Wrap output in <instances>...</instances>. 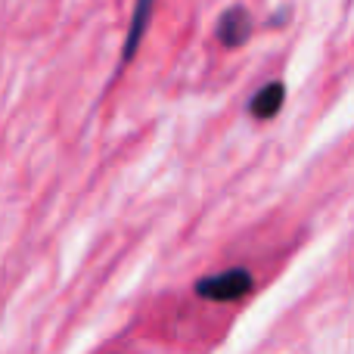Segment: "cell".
I'll list each match as a JSON object with an SVG mask.
<instances>
[{
  "label": "cell",
  "instance_id": "obj_3",
  "mask_svg": "<svg viewBox=\"0 0 354 354\" xmlns=\"http://www.w3.org/2000/svg\"><path fill=\"white\" fill-rule=\"evenodd\" d=\"M283 100H286V87H283L280 81H270L268 87H261V91L255 93L249 112L255 118H274L277 112L283 109Z\"/></svg>",
  "mask_w": 354,
  "mask_h": 354
},
{
  "label": "cell",
  "instance_id": "obj_1",
  "mask_svg": "<svg viewBox=\"0 0 354 354\" xmlns=\"http://www.w3.org/2000/svg\"><path fill=\"white\" fill-rule=\"evenodd\" d=\"M249 289H252V274L243 268L224 270V274L205 277V280L196 283V292L212 301H236V299H243Z\"/></svg>",
  "mask_w": 354,
  "mask_h": 354
},
{
  "label": "cell",
  "instance_id": "obj_4",
  "mask_svg": "<svg viewBox=\"0 0 354 354\" xmlns=\"http://www.w3.org/2000/svg\"><path fill=\"white\" fill-rule=\"evenodd\" d=\"M149 10H153V0H137V10H134V22H131V35H128V44H124V59H131L140 44L143 31H147V22H149Z\"/></svg>",
  "mask_w": 354,
  "mask_h": 354
},
{
  "label": "cell",
  "instance_id": "obj_2",
  "mask_svg": "<svg viewBox=\"0 0 354 354\" xmlns=\"http://www.w3.org/2000/svg\"><path fill=\"white\" fill-rule=\"evenodd\" d=\"M252 35V16L243 10V6H233L221 16V25H218V37L224 47H243Z\"/></svg>",
  "mask_w": 354,
  "mask_h": 354
}]
</instances>
